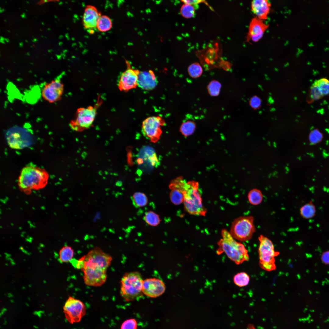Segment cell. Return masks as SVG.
Wrapping results in <instances>:
<instances>
[{
    "label": "cell",
    "mask_w": 329,
    "mask_h": 329,
    "mask_svg": "<svg viewBox=\"0 0 329 329\" xmlns=\"http://www.w3.org/2000/svg\"><path fill=\"white\" fill-rule=\"evenodd\" d=\"M181 2H183L184 4H189L191 5H196L198 4L201 3H205L206 5H207L210 7V9L211 8V7L204 0H182Z\"/></svg>",
    "instance_id": "e575fe53"
},
{
    "label": "cell",
    "mask_w": 329,
    "mask_h": 329,
    "mask_svg": "<svg viewBox=\"0 0 329 329\" xmlns=\"http://www.w3.org/2000/svg\"><path fill=\"white\" fill-rule=\"evenodd\" d=\"M165 124L164 120L161 116H153L148 117L142 122V133L145 136L151 141L155 143L159 139L162 133L161 128Z\"/></svg>",
    "instance_id": "30bf717a"
},
{
    "label": "cell",
    "mask_w": 329,
    "mask_h": 329,
    "mask_svg": "<svg viewBox=\"0 0 329 329\" xmlns=\"http://www.w3.org/2000/svg\"><path fill=\"white\" fill-rule=\"evenodd\" d=\"M323 136L322 133L318 129H314L311 131L309 134V139L310 142L314 144L319 143L322 140Z\"/></svg>",
    "instance_id": "4dcf8cb0"
},
{
    "label": "cell",
    "mask_w": 329,
    "mask_h": 329,
    "mask_svg": "<svg viewBox=\"0 0 329 329\" xmlns=\"http://www.w3.org/2000/svg\"><path fill=\"white\" fill-rule=\"evenodd\" d=\"M165 290L164 284L159 279L153 278L143 280V292L148 296L157 297L162 294Z\"/></svg>",
    "instance_id": "4fadbf2b"
},
{
    "label": "cell",
    "mask_w": 329,
    "mask_h": 329,
    "mask_svg": "<svg viewBox=\"0 0 329 329\" xmlns=\"http://www.w3.org/2000/svg\"><path fill=\"white\" fill-rule=\"evenodd\" d=\"M186 182L179 178L173 183V189L171 192V201L175 205H179L183 202L184 193Z\"/></svg>",
    "instance_id": "ac0fdd59"
},
{
    "label": "cell",
    "mask_w": 329,
    "mask_h": 329,
    "mask_svg": "<svg viewBox=\"0 0 329 329\" xmlns=\"http://www.w3.org/2000/svg\"><path fill=\"white\" fill-rule=\"evenodd\" d=\"M221 235L222 238L217 243L218 246L217 254L225 253L228 258L237 265L249 260L248 251L242 244L236 241L225 229L222 230Z\"/></svg>",
    "instance_id": "3957f363"
},
{
    "label": "cell",
    "mask_w": 329,
    "mask_h": 329,
    "mask_svg": "<svg viewBox=\"0 0 329 329\" xmlns=\"http://www.w3.org/2000/svg\"><path fill=\"white\" fill-rule=\"evenodd\" d=\"M143 280L137 271L125 273L121 280L120 294L126 301L138 299L143 295Z\"/></svg>",
    "instance_id": "277c9868"
},
{
    "label": "cell",
    "mask_w": 329,
    "mask_h": 329,
    "mask_svg": "<svg viewBox=\"0 0 329 329\" xmlns=\"http://www.w3.org/2000/svg\"><path fill=\"white\" fill-rule=\"evenodd\" d=\"M74 251L69 246L63 247L59 252V260L61 263H67L71 262L73 260Z\"/></svg>",
    "instance_id": "d6986e66"
},
{
    "label": "cell",
    "mask_w": 329,
    "mask_h": 329,
    "mask_svg": "<svg viewBox=\"0 0 329 329\" xmlns=\"http://www.w3.org/2000/svg\"><path fill=\"white\" fill-rule=\"evenodd\" d=\"M300 214L302 217L305 219H310L313 217L315 214L316 209L312 202H309L300 208Z\"/></svg>",
    "instance_id": "ffe728a7"
},
{
    "label": "cell",
    "mask_w": 329,
    "mask_h": 329,
    "mask_svg": "<svg viewBox=\"0 0 329 329\" xmlns=\"http://www.w3.org/2000/svg\"><path fill=\"white\" fill-rule=\"evenodd\" d=\"M188 72L191 77L196 78L201 75L203 69L199 63L195 62L189 66L188 68Z\"/></svg>",
    "instance_id": "4316f807"
},
{
    "label": "cell",
    "mask_w": 329,
    "mask_h": 329,
    "mask_svg": "<svg viewBox=\"0 0 329 329\" xmlns=\"http://www.w3.org/2000/svg\"><path fill=\"white\" fill-rule=\"evenodd\" d=\"M64 85L59 78H56L46 83L41 92L43 99L48 103H55L61 98L63 93Z\"/></svg>",
    "instance_id": "8fae6325"
},
{
    "label": "cell",
    "mask_w": 329,
    "mask_h": 329,
    "mask_svg": "<svg viewBox=\"0 0 329 329\" xmlns=\"http://www.w3.org/2000/svg\"><path fill=\"white\" fill-rule=\"evenodd\" d=\"M202 201L198 183L194 181L186 182L183 202L186 211L192 215L205 216L207 210Z\"/></svg>",
    "instance_id": "5b68a950"
},
{
    "label": "cell",
    "mask_w": 329,
    "mask_h": 329,
    "mask_svg": "<svg viewBox=\"0 0 329 329\" xmlns=\"http://www.w3.org/2000/svg\"><path fill=\"white\" fill-rule=\"evenodd\" d=\"M195 13V8L192 5L184 4L181 7L180 13L185 18H189L193 17Z\"/></svg>",
    "instance_id": "f1b7e54d"
},
{
    "label": "cell",
    "mask_w": 329,
    "mask_h": 329,
    "mask_svg": "<svg viewBox=\"0 0 329 329\" xmlns=\"http://www.w3.org/2000/svg\"><path fill=\"white\" fill-rule=\"evenodd\" d=\"M269 26V25L264 23L263 20L256 17L253 18L249 25L246 41L249 42L250 40L255 42L258 41L263 37Z\"/></svg>",
    "instance_id": "5bb4252c"
},
{
    "label": "cell",
    "mask_w": 329,
    "mask_h": 329,
    "mask_svg": "<svg viewBox=\"0 0 329 329\" xmlns=\"http://www.w3.org/2000/svg\"><path fill=\"white\" fill-rule=\"evenodd\" d=\"M144 219L147 224L152 226L157 225L160 222V219L158 215L152 211L147 212L144 216Z\"/></svg>",
    "instance_id": "484cf974"
},
{
    "label": "cell",
    "mask_w": 329,
    "mask_h": 329,
    "mask_svg": "<svg viewBox=\"0 0 329 329\" xmlns=\"http://www.w3.org/2000/svg\"><path fill=\"white\" fill-rule=\"evenodd\" d=\"M112 27V21L108 16L103 15L99 17L96 27L99 31L101 32H106L110 30Z\"/></svg>",
    "instance_id": "44dd1931"
},
{
    "label": "cell",
    "mask_w": 329,
    "mask_h": 329,
    "mask_svg": "<svg viewBox=\"0 0 329 329\" xmlns=\"http://www.w3.org/2000/svg\"><path fill=\"white\" fill-rule=\"evenodd\" d=\"M127 69L120 76L118 84V87L121 91L127 92L138 86V80L140 72L131 67L126 62Z\"/></svg>",
    "instance_id": "7c38bea8"
},
{
    "label": "cell",
    "mask_w": 329,
    "mask_h": 329,
    "mask_svg": "<svg viewBox=\"0 0 329 329\" xmlns=\"http://www.w3.org/2000/svg\"><path fill=\"white\" fill-rule=\"evenodd\" d=\"M195 128V123L192 121H188L183 123L180 127V130L184 135L187 136L193 133Z\"/></svg>",
    "instance_id": "83f0119b"
},
{
    "label": "cell",
    "mask_w": 329,
    "mask_h": 329,
    "mask_svg": "<svg viewBox=\"0 0 329 329\" xmlns=\"http://www.w3.org/2000/svg\"><path fill=\"white\" fill-rule=\"evenodd\" d=\"M321 259L324 264L329 265V250L325 251L322 254Z\"/></svg>",
    "instance_id": "d590c367"
},
{
    "label": "cell",
    "mask_w": 329,
    "mask_h": 329,
    "mask_svg": "<svg viewBox=\"0 0 329 329\" xmlns=\"http://www.w3.org/2000/svg\"><path fill=\"white\" fill-rule=\"evenodd\" d=\"M112 260L109 254L96 247L77 261L76 267L81 270L85 276L104 278L107 277V269Z\"/></svg>",
    "instance_id": "6da1fadb"
},
{
    "label": "cell",
    "mask_w": 329,
    "mask_h": 329,
    "mask_svg": "<svg viewBox=\"0 0 329 329\" xmlns=\"http://www.w3.org/2000/svg\"><path fill=\"white\" fill-rule=\"evenodd\" d=\"M137 323L136 320L133 319L126 320L122 324L121 329H136Z\"/></svg>",
    "instance_id": "1f68e13d"
},
{
    "label": "cell",
    "mask_w": 329,
    "mask_h": 329,
    "mask_svg": "<svg viewBox=\"0 0 329 329\" xmlns=\"http://www.w3.org/2000/svg\"><path fill=\"white\" fill-rule=\"evenodd\" d=\"M35 45L34 44H33L32 45V46H33V47H35Z\"/></svg>",
    "instance_id": "74e56055"
},
{
    "label": "cell",
    "mask_w": 329,
    "mask_h": 329,
    "mask_svg": "<svg viewBox=\"0 0 329 329\" xmlns=\"http://www.w3.org/2000/svg\"><path fill=\"white\" fill-rule=\"evenodd\" d=\"M102 100L99 98L94 106L78 108L76 111L74 119L70 122L71 127L76 130H79L90 127L95 120L97 109L102 103Z\"/></svg>",
    "instance_id": "ba28073f"
},
{
    "label": "cell",
    "mask_w": 329,
    "mask_h": 329,
    "mask_svg": "<svg viewBox=\"0 0 329 329\" xmlns=\"http://www.w3.org/2000/svg\"><path fill=\"white\" fill-rule=\"evenodd\" d=\"M260 242L258 252L259 265L264 270L268 271L276 269L275 257L280 253L275 251L272 242L267 237L260 235L258 237Z\"/></svg>",
    "instance_id": "8992f818"
},
{
    "label": "cell",
    "mask_w": 329,
    "mask_h": 329,
    "mask_svg": "<svg viewBox=\"0 0 329 329\" xmlns=\"http://www.w3.org/2000/svg\"><path fill=\"white\" fill-rule=\"evenodd\" d=\"M132 199L134 205L137 207H143L146 205L148 199L146 195L141 192H136L133 196Z\"/></svg>",
    "instance_id": "d4e9b609"
},
{
    "label": "cell",
    "mask_w": 329,
    "mask_h": 329,
    "mask_svg": "<svg viewBox=\"0 0 329 329\" xmlns=\"http://www.w3.org/2000/svg\"><path fill=\"white\" fill-rule=\"evenodd\" d=\"M254 220L251 216L236 218L232 224L230 233L234 239L240 242L249 240L256 230Z\"/></svg>",
    "instance_id": "52a82bcc"
},
{
    "label": "cell",
    "mask_w": 329,
    "mask_h": 329,
    "mask_svg": "<svg viewBox=\"0 0 329 329\" xmlns=\"http://www.w3.org/2000/svg\"><path fill=\"white\" fill-rule=\"evenodd\" d=\"M65 317L70 324L80 322L86 314V308L80 300L69 296L63 306Z\"/></svg>",
    "instance_id": "9c48e42d"
},
{
    "label": "cell",
    "mask_w": 329,
    "mask_h": 329,
    "mask_svg": "<svg viewBox=\"0 0 329 329\" xmlns=\"http://www.w3.org/2000/svg\"><path fill=\"white\" fill-rule=\"evenodd\" d=\"M249 103L252 108L256 109L260 107L261 104V101L259 97L255 96L251 98Z\"/></svg>",
    "instance_id": "836d02e7"
},
{
    "label": "cell",
    "mask_w": 329,
    "mask_h": 329,
    "mask_svg": "<svg viewBox=\"0 0 329 329\" xmlns=\"http://www.w3.org/2000/svg\"><path fill=\"white\" fill-rule=\"evenodd\" d=\"M248 198L250 204L253 205H257L261 202L263 195L260 190L254 189L251 190L248 193Z\"/></svg>",
    "instance_id": "603a6c76"
},
{
    "label": "cell",
    "mask_w": 329,
    "mask_h": 329,
    "mask_svg": "<svg viewBox=\"0 0 329 329\" xmlns=\"http://www.w3.org/2000/svg\"><path fill=\"white\" fill-rule=\"evenodd\" d=\"M310 97L312 101H315L319 100L323 96L320 94L316 87L312 84L310 89Z\"/></svg>",
    "instance_id": "d6a6232c"
},
{
    "label": "cell",
    "mask_w": 329,
    "mask_h": 329,
    "mask_svg": "<svg viewBox=\"0 0 329 329\" xmlns=\"http://www.w3.org/2000/svg\"><path fill=\"white\" fill-rule=\"evenodd\" d=\"M101 16L100 13L94 6H86L83 17V24L84 28L90 31L96 28L98 20Z\"/></svg>",
    "instance_id": "9a60e30c"
},
{
    "label": "cell",
    "mask_w": 329,
    "mask_h": 329,
    "mask_svg": "<svg viewBox=\"0 0 329 329\" xmlns=\"http://www.w3.org/2000/svg\"><path fill=\"white\" fill-rule=\"evenodd\" d=\"M271 6L267 0H254L251 3V10L256 17L262 20L267 19Z\"/></svg>",
    "instance_id": "e0dca14e"
},
{
    "label": "cell",
    "mask_w": 329,
    "mask_h": 329,
    "mask_svg": "<svg viewBox=\"0 0 329 329\" xmlns=\"http://www.w3.org/2000/svg\"><path fill=\"white\" fill-rule=\"evenodd\" d=\"M158 83L154 72L151 70L140 72L138 80V86L145 90H150L155 88Z\"/></svg>",
    "instance_id": "2e32d148"
},
{
    "label": "cell",
    "mask_w": 329,
    "mask_h": 329,
    "mask_svg": "<svg viewBox=\"0 0 329 329\" xmlns=\"http://www.w3.org/2000/svg\"><path fill=\"white\" fill-rule=\"evenodd\" d=\"M221 87V85L219 82L216 80H213L208 84L207 90L210 95L215 96L219 94Z\"/></svg>",
    "instance_id": "f546056e"
},
{
    "label": "cell",
    "mask_w": 329,
    "mask_h": 329,
    "mask_svg": "<svg viewBox=\"0 0 329 329\" xmlns=\"http://www.w3.org/2000/svg\"><path fill=\"white\" fill-rule=\"evenodd\" d=\"M49 175L44 168L30 165L22 170L18 180V186L20 190L27 194L33 191L44 188L48 183Z\"/></svg>",
    "instance_id": "7a4b0ae2"
},
{
    "label": "cell",
    "mask_w": 329,
    "mask_h": 329,
    "mask_svg": "<svg viewBox=\"0 0 329 329\" xmlns=\"http://www.w3.org/2000/svg\"><path fill=\"white\" fill-rule=\"evenodd\" d=\"M46 2V0H40L37 3V4L39 5H42Z\"/></svg>",
    "instance_id": "8d00e7d4"
},
{
    "label": "cell",
    "mask_w": 329,
    "mask_h": 329,
    "mask_svg": "<svg viewBox=\"0 0 329 329\" xmlns=\"http://www.w3.org/2000/svg\"><path fill=\"white\" fill-rule=\"evenodd\" d=\"M323 97L329 94V80L322 78L315 80L313 84Z\"/></svg>",
    "instance_id": "7402d4cb"
},
{
    "label": "cell",
    "mask_w": 329,
    "mask_h": 329,
    "mask_svg": "<svg viewBox=\"0 0 329 329\" xmlns=\"http://www.w3.org/2000/svg\"><path fill=\"white\" fill-rule=\"evenodd\" d=\"M249 276L245 272H241L235 275L233 278L234 283L237 286L242 287L247 285L249 281Z\"/></svg>",
    "instance_id": "cb8c5ba5"
}]
</instances>
